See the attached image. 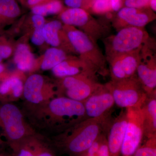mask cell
I'll list each match as a JSON object with an SVG mask.
<instances>
[{
    "mask_svg": "<svg viewBox=\"0 0 156 156\" xmlns=\"http://www.w3.org/2000/svg\"><path fill=\"white\" fill-rule=\"evenodd\" d=\"M136 75L147 95L156 92V44L153 39L141 48Z\"/></svg>",
    "mask_w": 156,
    "mask_h": 156,
    "instance_id": "9",
    "label": "cell"
},
{
    "mask_svg": "<svg viewBox=\"0 0 156 156\" xmlns=\"http://www.w3.org/2000/svg\"><path fill=\"white\" fill-rule=\"evenodd\" d=\"M42 135L38 133L31 134L10 145L12 156H37Z\"/></svg>",
    "mask_w": 156,
    "mask_h": 156,
    "instance_id": "20",
    "label": "cell"
},
{
    "mask_svg": "<svg viewBox=\"0 0 156 156\" xmlns=\"http://www.w3.org/2000/svg\"><path fill=\"white\" fill-rule=\"evenodd\" d=\"M141 48L130 53L121 54L108 62L111 80H121L136 75Z\"/></svg>",
    "mask_w": 156,
    "mask_h": 156,
    "instance_id": "14",
    "label": "cell"
},
{
    "mask_svg": "<svg viewBox=\"0 0 156 156\" xmlns=\"http://www.w3.org/2000/svg\"><path fill=\"white\" fill-rule=\"evenodd\" d=\"M53 75L61 79L83 73H97L80 58L71 56L62 62L52 69Z\"/></svg>",
    "mask_w": 156,
    "mask_h": 156,
    "instance_id": "17",
    "label": "cell"
},
{
    "mask_svg": "<svg viewBox=\"0 0 156 156\" xmlns=\"http://www.w3.org/2000/svg\"><path fill=\"white\" fill-rule=\"evenodd\" d=\"M56 97L67 98L83 102L101 83L97 75L83 73L58 79L55 82Z\"/></svg>",
    "mask_w": 156,
    "mask_h": 156,
    "instance_id": "7",
    "label": "cell"
},
{
    "mask_svg": "<svg viewBox=\"0 0 156 156\" xmlns=\"http://www.w3.org/2000/svg\"><path fill=\"white\" fill-rule=\"evenodd\" d=\"M155 13L150 8L123 7L113 17L112 24L117 31L128 27H144L156 19Z\"/></svg>",
    "mask_w": 156,
    "mask_h": 156,
    "instance_id": "13",
    "label": "cell"
},
{
    "mask_svg": "<svg viewBox=\"0 0 156 156\" xmlns=\"http://www.w3.org/2000/svg\"><path fill=\"white\" fill-rule=\"evenodd\" d=\"M80 156H98V154H89L87 152H85L84 153Z\"/></svg>",
    "mask_w": 156,
    "mask_h": 156,
    "instance_id": "37",
    "label": "cell"
},
{
    "mask_svg": "<svg viewBox=\"0 0 156 156\" xmlns=\"http://www.w3.org/2000/svg\"><path fill=\"white\" fill-rule=\"evenodd\" d=\"M43 28L41 27H34L31 37V41L34 44L41 46L45 42L43 34Z\"/></svg>",
    "mask_w": 156,
    "mask_h": 156,
    "instance_id": "29",
    "label": "cell"
},
{
    "mask_svg": "<svg viewBox=\"0 0 156 156\" xmlns=\"http://www.w3.org/2000/svg\"><path fill=\"white\" fill-rule=\"evenodd\" d=\"M105 85L111 92L115 105L121 108H140L147 98L136 75L121 80H110Z\"/></svg>",
    "mask_w": 156,
    "mask_h": 156,
    "instance_id": "6",
    "label": "cell"
},
{
    "mask_svg": "<svg viewBox=\"0 0 156 156\" xmlns=\"http://www.w3.org/2000/svg\"><path fill=\"white\" fill-rule=\"evenodd\" d=\"M60 20H54L47 23L43 28L45 42L53 48L64 50L66 53H76L71 44Z\"/></svg>",
    "mask_w": 156,
    "mask_h": 156,
    "instance_id": "16",
    "label": "cell"
},
{
    "mask_svg": "<svg viewBox=\"0 0 156 156\" xmlns=\"http://www.w3.org/2000/svg\"><path fill=\"white\" fill-rule=\"evenodd\" d=\"M14 60L17 67L23 72H32L36 61L29 47L21 43L17 45L14 54Z\"/></svg>",
    "mask_w": 156,
    "mask_h": 156,
    "instance_id": "21",
    "label": "cell"
},
{
    "mask_svg": "<svg viewBox=\"0 0 156 156\" xmlns=\"http://www.w3.org/2000/svg\"><path fill=\"white\" fill-rule=\"evenodd\" d=\"M110 0H93L89 12L97 15H106L112 12Z\"/></svg>",
    "mask_w": 156,
    "mask_h": 156,
    "instance_id": "26",
    "label": "cell"
},
{
    "mask_svg": "<svg viewBox=\"0 0 156 156\" xmlns=\"http://www.w3.org/2000/svg\"><path fill=\"white\" fill-rule=\"evenodd\" d=\"M113 12H117L123 7L124 0H110Z\"/></svg>",
    "mask_w": 156,
    "mask_h": 156,
    "instance_id": "33",
    "label": "cell"
},
{
    "mask_svg": "<svg viewBox=\"0 0 156 156\" xmlns=\"http://www.w3.org/2000/svg\"><path fill=\"white\" fill-rule=\"evenodd\" d=\"M70 57L68 56L67 53L64 50L53 47L46 50L39 66L43 70L52 69L62 62Z\"/></svg>",
    "mask_w": 156,
    "mask_h": 156,
    "instance_id": "23",
    "label": "cell"
},
{
    "mask_svg": "<svg viewBox=\"0 0 156 156\" xmlns=\"http://www.w3.org/2000/svg\"><path fill=\"white\" fill-rule=\"evenodd\" d=\"M12 52V48L9 45L0 44V56L3 59L9 58Z\"/></svg>",
    "mask_w": 156,
    "mask_h": 156,
    "instance_id": "31",
    "label": "cell"
},
{
    "mask_svg": "<svg viewBox=\"0 0 156 156\" xmlns=\"http://www.w3.org/2000/svg\"><path fill=\"white\" fill-rule=\"evenodd\" d=\"M5 141H4L0 137V152L2 151L3 149L5 147Z\"/></svg>",
    "mask_w": 156,
    "mask_h": 156,
    "instance_id": "35",
    "label": "cell"
},
{
    "mask_svg": "<svg viewBox=\"0 0 156 156\" xmlns=\"http://www.w3.org/2000/svg\"><path fill=\"white\" fill-rule=\"evenodd\" d=\"M0 156H12V155H10L4 153L0 152Z\"/></svg>",
    "mask_w": 156,
    "mask_h": 156,
    "instance_id": "39",
    "label": "cell"
},
{
    "mask_svg": "<svg viewBox=\"0 0 156 156\" xmlns=\"http://www.w3.org/2000/svg\"><path fill=\"white\" fill-rule=\"evenodd\" d=\"M140 109L145 137L156 135V92L147 95Z\"/></svg>",
    "mask_w": 156,
    "mask_h": 156,
    "instance_id": "19",
    "label": "cell"
},
{
    "mask_svg": "<svg viewBox=\"0 0 156 156\" xmlns=\"http://www.w3.org/2000/svg\"><path fill=\"white\" fill-rule=\"evenodd\" d=\"M126 110L127 124L121 156H133L145 137L142 113L140 108H129Z\"/></svg>",
    "mask_w": 156,
    "mask_h": 156,
    "instance_id": "10",
    "label": "cell"
},
{
    "mask_svg": "<svg viewBox=\"0 0 156 156\" xmlns=\"http://www.w3.org/2000/svg\"><path fill=\"white\" fill-rule=\"evenodd\" d=\"M65 8L62 0H53L42 5L34 6L30 9L33 14L44 17L52 14H59Z\"/></svg>",
    "mask_w": 156,
    "mask_h": 156,
    "instance_id": "24",
    "label": "cell"
},
{
    "mask_svg": "<svg viewBox=\"0 0 156 156\" xmlns=\"http://www.w3.org/2000/svg\"><path fill=\"white\" fill-rule=\"evenodd\" d=\"M0 128L9 146L37 133L21 109L12 103L0 102Z\"/></svg>",
    "mask_w": 156,
    "mask_h": 156,
    "instance_id": "5",
    "label": "cell"
},
{
    "mask_svg": "<svg viewBox=\"0 0 156 156\" xmlns=\"http://www.w3.org/2000/svg\"><path fill=\"white\" fill-rule=\"evenodd\" d=\"M56 97L55 83L39 74L30 75L26 80L23 97L24 103L38 105Z\"/></svg>",
    "mask_w": 156,
    "mask_h": 156,
    "instance_id": "11",
    "label": "cell"
},
{
    "mask_svg": "<svg viewBox=\"0 0 156 156\" xmlns=\"http://www.w3.org/2000/svg\"><path fill=\"white\" fill-rule=\"evenodd\" d=\"M53 0H26L27 6L30 9L34 6L39 5Z\"/></svg>",
    "mask_w": 156,
    "mask_h": 156,
    "instance_id": "32",
    "label": "cell"
},
{
    "mask_svg": "<svg viewBox=\"0 0 156 156\" xmlns=\"http://www.w3.org/2000/svg\"><path fill=\"white\" fill-rule=\"evenodd\" d=\"M24 83L19 77L11 76L0 84V102L12 103L23 97Z\"/></svg>",
    "mask_w": 156,
    "mask_h": 156,
    "instance_id": "18",
    "label": "cell"
},
{
    "mask_svg": "<svg viewBox=\"0 0 156 156\" xmlns=\"http://www.w3.org/2000/svg\"><path fill=\"white\" fill-rule=\"evenodd\" d=\"M93 0H64L65 4L69 8H78L89 11Z\"/></svg>",
    "mask_w": 156,
    "mask_h": 156,
    "instance_id": "27",
    "label": "cell"
},
{
    "mask_svg": "<svg viewBox=\"0 0 156 156\" xmlns=\"http://www.w3.org/2000/svg\"><path fill=\"white\" fill-rule=\"evenodd\" d=\"M58 16L65 25L78 27L96 42L106 36L109 31L106 24L95 19L84 9L66 8Z\"/></svg>",
    "mask_w": 156,
    "mask_h": 156,
    "instance_id": "8",
    "label": "cell"
},
{
    "mask_svg": "<svg viewBox=\"0 0 156 156\" xmlns=\"http://www.w3.org/2000/svg\"><path fill=\"white\" fill-rule=\"evenodd\" d=\"M3 60V58H2V57H1V56H0V63H1V62H2V61Z\"/></svg>",
    "mask_w": 156,
    "mask_h": 156,
    "instance_id": "40",
    "label": "cell"
},
{
    "mask_svg": "<svg viewBox=\"0 0 156 156\" xmlns=\"http://www.w3.org/2000/svg\"><path fill=\"white\" fill-rule=\"evenodd\" d=\"M112 120L110 116L87 118L60 134L48 137L53 148L70 156H80L101 134L107 132Z\"/></svg>",
    "mask_w": 156,
    "mask_h": 156,
    "instance_id": "2",
    "label": "cell"
},
{
    "mask_svg": "<svg viewBox=\"0 0 156 156\" xmlns=\"http://www.w3.org/2000/svg\"><path fill=\"white\" fill-rule=\"evenodd\" d=\"M98 156H110L107 141L106 132L104 133L102 135L101 142L98 152Z\"/></svg>",
    "mask_w": 156,
    "mask_h": 156,
    "instance_id": "30",
    "label": "cell"
},
{
    "mask_svg": "<svg viewBox=\"0 0 156 156\" xmlns=\"http://www.w3.org/2000/svg\"><path fill=\"white\" fill-rule=\"evenodd\" d=\"M151 0H124L123 7L136 9L149 8Z\"/></svg>",
    "mask_w": 156,
    "mask_h": 156,
    "instance_id": "28",
    "label": "cell"
},
{
    "mask_svg": "<svg viewBox=\"0 0 156 156\" xmlns=\"http://www.w3.org/2000/svg\"><path fill=\"white\" fill-rule=\"evenodd\" d=\"M5 70V67H4L3 65L0 63V75ZM1 77H0V84H1Z\"/></svg>",
    "mask_w": 156,
    "mask_h": 156,
    "instance_id": "36",
    "label": "cell"
},
{
    "mask_svg": "<svg viewBox=\"0 0 156 156\" xmlns=\"http://www.w3.org/2000/svg\"><path fill=\"white\" fill-rule=\"evenodd\" d=\"M149 8L154 12L156 11V0H151L149 4Z\"/></svg>",
    "mask_w": 156,
    "mask_h": 156,
    "instance_id": "34",
    "label": "cell"
},
{
    "mask_svg": "<svg viewBox=\"0 0 156 156\" xmlns=\"http://www.w3.org/2000/svg\"><path fill=\"white\" fill-rule=\"evenodd\" d=\"M21 14L17 0H0V28L13 23Z\"/></svg>",
    "mask_w": 156,
    "mask_h": 156,
    "instance_id": "22",
    "label": "cell"
},
{
    "mask_svg": "<svg viewBox=\"0 0 156 156\" xmlns=\"http://www.w3.org/2000/svg\"><path fill=\"white\" fill-rule=\"evenodd\" d=\"M21 110L36 132L47 137L60 134L87 119L83 102L63 97L38 105L23 103Z\"/></svg>",
    "mask_w": 156,
    "mask_h": 156,
    "instance_id": "1",
    "label": "cell"
},
{
    "mask_svg": "<svg viewBox=\"0 0 156 156\" xmlns=\"http://www.w3.org/2000/svg\"><path fill=\"white\" fill-rule=\"evenodd\" d=\"M146 138L144 144L137 148L133 156H156V135Z\"/></svg>",
    "mask_w": 156,
    "mask_h": 156,
    "instance_id": "25",
    "label": "cell"
},
{
    "mask_svg": "<svg viewBox=\"0 0 156 156\" xmlns=\"http://www.w3.org/2000/svg\"><path fill=\"white\" fill-rule=\"evenodd\" d=\"M63 28L79 58L97 74L103 77L108 75V63L97 42L74 27L64 24Z\"/></svg>",
    "mask_w": 156,
    "mask_h": 156,
    "instance_id": "3",
    "label": "cell"
},
{
    "mask_svg": "<svg viewBox=\"0 0 156 156\" xmlns=\"http://www.w3.org/2000/svg\"><path fill=\"white\" fill-rule=\"evenodd\" d=\"M17 2H19L21 5L23 6H27L26 0H17Z\"/></svg>",
    "mask_w": 156,
    "mask_h": 156,
    "instance_id": "38",
    "label": "cell"
},
{
    "mask_svg": "<svg viewBox=\"0 0 156 156\" xmlns=\"http://www.w3.org/2000/svg\"><path fill=\"white\" fill-rule=\"evenodd\" d=\"M83 103L88 119L110 116V112L115 105L111 92L105 84H101Z\"/></svg>",
    "mask_w": 156,
    "mask_h": 156,
    "instance_id": "12",
    "label": "cell"
},
{
    "mask_svg": "<svg viewBox=\"0 0 156 156\" xmlns=\"http://www.w3.org/2000/svg\"><path fill=\"white\" fill-rule=\"evenodd\" d=\"M144 27H128L104 39L107 62L117 56L140 49L150 40Z\"/></svg>",
    "mask_w": 156,
    "mask_h": 156,
    "instance_id": "4",
    "label": "cell"
},
{
    "mask_svg": "<svg viewBox=\"0 0 156 156\" xmlns=\"http://www.w3.org/2000/svg\"><path fill=\"white\" fill-rule=\"evenodd\" d=\"M126 110L112 120L106 132L107 141L110 156H121V149L127 126Z\"/></svg>",
    "mask_w": 156,
    "mask_h": 156,
    "instance_id": "15",
    "label": "cell"
}]
</instances>
